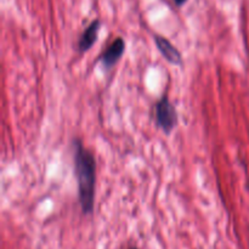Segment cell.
Masks as SVG:
<instances>
[{"label": "cell", "mask_w": 249, "mask_h": 249, "mask_svg": "<svg viewBox=\"0 0 249 249\" xmlns=\"http://www.w3.org/2000/svg\"><path fill=\"white\" fill-rule=\"evenodd\" d=\"M74 174L78 184V199L84 214H91L96 191V160L80 139H73Z\"/></svg>", "instance_id": "obj_1"}, {"label": "cell", "mask_w": 249, "mask_h": 249, "mask_svg": "<svg viewBox=\"0 0 249 249\" xmlns=\"http://www.w3.org/2000/svg\"><path fill=\"white\" fill-rule=\"evenodd\" d=\"M156 123L158 128L162 129L165 134H170L178 123V113L175 107L169 101L167 95H163L156 104Z\"/></svg>", "instance_id": "obj_2"}, {"label": "cell", "mask_w": 249, "mask_h": 249, "mask_svg": "<svg viewBox=\"0 0 249 249\" xmlns=\"http://www.w3.org/2000/svg\"><path fill=\"white\" fill-rule=\"evenodd\" d=\"M124 51H125V41L123 38H117L112 41L111 45L104 51V53L101 55V61L102 66H104L106 70H111L114 66L117 65L121 57L123 56Z\"/></svg>", "instance_id": "obj_3"}, {"label": "cell", "mask_w": 249, "mask_h": 249, "mask_svg": "<svg viewBox=\"0 0 249 249\" xmlns=\"http://www.w3.org/2000/svg\"><path fill=\"white\" fill-rule=\"evenodd\" d=\"M155 43L157 45L158 51L162 53L163 57L174 66L182 65V56L180 51L168 40L167 38L162 36H155Z\"/></svg>", "instance_id": "obj_4"}, {"label": "cell", "mask_w": 249, "mask_h": 249, "mask_svg": "<svg viewBox=\"0 0 249 249\" xmlns=\"http://www.w3.org/2000/svg\"><path fill=\"white\" fill-rule=\"evenodd\" d=\"M100 26H101V22H100L99 19H94V21L85 28V31L83 32L82 36H80L79 41H78V50H79L80 53H85V51L90 50V49L92 48V45L96 43Z\"/></svg>", "instance_id": "obj_5"}, {"label": "cell", "mask_w": 249, "mask_h": 249, "mask_svg": "<svg viewBox=\"0 0 249 249\" xmlns=\"http://www.w3.org/2000/svg\"><path fill=\"white\" fill-rule=\"evenodd\" d=\"M186 1L187 0H174V2L178 5V6H181V5H184Z\"/></svg>", "instance_id": "obj_6"}, {"label": "cell", "mask_w": 249, "mask_h": 249, "mask_svg": "<svg viewBox=\"0 0 249 249\" xmlns=\"http://www.w3.org/2000/svg\"><path fill=\"white\" fill-rule=\"evenodd\" d=\"M130 249H138V248H130Z\"/></svg>", "instance_id": "obj_7"}]
</instances>
